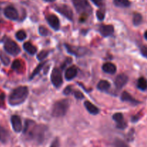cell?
Masks as SVG:
<instances>
[{"instance_id":"cell-1","label":"cell","mask_w":147,"mask_h":147,"mask_svg":"<svg viewBox=\"0 0 147 147\" xmlns=\"http://www.w3.org/2000/svg\"><path fill=\"white\" fill-rule=\"evenodd\" d=\"M48 133V128L45 125H36L34 121L27 120L25 122L24 134L27 137L36 143L41 144L46 139Z\"/></svg>"},{"instance_id":"cell-2","label":"cell","mask_w":147,"mask_h":147,"mask_svg":"<svg viewBox=\"0 0 147 147\" xmlns=\"http://www.w3.org/2000/svg\"><path fill=\"white\" fill-rule=\"evenodd\" d=\"M28 94V88L26 86H20L14 89L9 95V103L12 106H19L25 101Z\"/></svg>"},{"instance_id":"cell-3","label":"cell","mask_w":147,"mask_h":147,"mask_svg":"<svg viewBox=\"0 0 147 147\" xmlns=\"http://www.w3.org/2000/svg\"><path fill=\"white\" fill-rule=\"evenodd\" d=\"M69 106H70V102L67 99L58 100L53 105L52 115L54 117H62L66 114Z\"/></svg>"},{"instance_id":"cell-4","label":"cell","mask_w":147,"mask_h":147,"mask_svg":"<svg viewBox=\"0 0 147 147\" xmlns=\"http://www.w3.org/2000/svg\"><path fill=\"white\" fill-rule=\"evenodd\" d=\"M76 11L83 17H88L92 12V8L87 0H72Z\"/></svg>"},{"instance_id":"cell-5","label":"cell","mask_w":147,"mask_h":147,"mask_svg":"<svg viewBox=\"0 0 147 147\" xmlns=\"http://www.w3.org/2000/svg\"><path fill=\"white\" fill-rule=\"evenodd\" d=\"M4 50L8 54L12 56H16L20 53V48L18 45L11 40H7L4 45Z\"/></svg>"},{"instance_id":"cell-6","label":"cell","mask_w":147,"mask_h":147,"mask_svg":"<svg viewBox=\"0 0 147 147\" xmlns=\"http://www.w3.org/2000/svg\"><path fill=\"white\" fill-rule=\"evenodd\" d=\"M56 11L65 17L67 20L73 21V12L72 11L71 8L68 7L65 4H60V5H57L55 7Z\"/></svg>"},{"instance_id":"cell-7","label":"cell","mask_w":147,"mask_h":147,"mask_svg":"<svg viewBox=\"0 0 147 147\" xmlns=\"http://www.w3.org/2000/svg\"><path fill=\"white\" fill-rule=\"evenodd\" d=\"M51 81L53 86L56 88H59L63 83V76L60 69L54 68L51 73Z\"/></svg>"},{"instance_id":"cell-8","label":"cell","mask_w":147,"mask_h":147,"mask_svg":"<svg viewBox=\"0 0 147 147\" xmlns=\"http://www.w3.org/2000/svg\"><path fill=\"white\" fill-rule=\"evenodd\" d=\"M4 14L7 18L11 20H17L19 17L17 10L12 6H8L4 10Z\"/></svg>"},{"instance_id":"cell-9","label":"cell","mask_w":147,"mask_h":147,"mask_svg":"<svg viewBox=\"0 0 147 147\" xmlns=\"http://www.w3.org/2000/svg\"><path fill=\"white\" fill-rule=\"evenodd\" d=\"M65 47L67 49V51L69 53L72 55H75L77 57H80V56L83 55L86 53L88 51L87 49L84 48V47H73L69 45H65Z\"/></svg>"},{"instance_id":"cell-10","label":"cell","mask_w":147,"mask_h":147,"mask_svg":"<svg viewBox=\"0 0 147 147\" xmlns=\"http://www.w3.org/2000/svg\"><path fill=\"white\" fill-rule=\"evenodd\" d=\"M11 123L13 130L17 133H20L22 130V123L21 119L19 116L14 115L11 117Z\"/></svg>"},{"instance_id":"cell-11","label":"cell","mask_w":147,"mask_h":147,"mask_svg":"<svg viewBox=\"0 0 147 147\" xmlns=\"http://www.w3.org/2000/svg\"><path fill=\"white\" fill-rule=\"evenodd\" d=\"M113 119L117 123V128L119 129H125L127 126V123L124 121L123 115L121 113H116L113 116Z\"/></svg>"},{"instance_id":"cell-12","label":"cell","mask_w":147,"mask_h":147,"mask_svg":"<svg viewBox=\"0 0 147 147\" xmlns=\"http://www.w3.org/2000/svg\"><path fill=\"white\" fill-rule=\"evenodd\" d=\"M129 78L125 74H120L115 79V86L118 89H121L126 86V83H128Z\"/></svg>"},{"instance_id":"cell-13","label":"cell","mask_w":147,"mask_h":147,"mask_svg":"<svg viewBox=\"0 0 147 147\" xmlns=\"http://www.w3.org/2000/svg\"><path fill=\"white\" fill-rule=\"evenodd\" d=\"M47 21L50 27L55 30H57L60 28V20L58 17L55 14H50L47 17Z\"/></svg>"},{"instance_id":"cell-14","label":"cell","mask_w":147,"mask_h":147,"mask_svg":"<svg viewBox=\"0 0 147 147\" xmlns=\"http://www.w3.org/2000/svg\"><path fill=\"white\" fill-rule=\"evenodd\" d=\"M99 32L103 37H109L113 34L114 32V27L113 25H102L100 27Z\"/></svg>"},{"instance_id":"cell-15","label":"cell","mask_w":147,"mask_h":147,"mask_svg":"<svg viewBox=\"0 0 147 147\" xmlns=\"http://www.w3.org/2000/svg\"><path fill=\"white\" fill-rule=\"evenodd\" d=\"M78 69L76 66H71L66 70L65 77L67 80H71L77 76Z\"/></svg>"},{"instance_id":"cell-16","label":"cell","mask_w":147,"mask_h":147,"mask_svg":"<svg viewBox=\"0 0 147 147\" xmlns=\"http://www.w3.org/2000/svg\"><path fill=\"white\" fill-rule=\"evenodd\" d=\"M121 100L124 102H129V103H131L133 105H137L141 103L139 100H136L134 98L132 97L128 92L124 91L121 95Z\"/></svg>"},{"instance_id":"cell-17","label":"cell","mask_w":147,"mask_h":147,"mask_svg":"<svg viewBox=\"0 0 147 147\" xmlns=\"http://www.w3.org/2000/svg\"><path fill=\"white\" fill-rule=\"evenodd\" d=\"M10 135L8 131L2 126H0V142L7 144L9 141Z\"/></svg>"},{"instance_id":"cell-18","label":"cell","mask_w":147,"mask_h":147,"mask_svg":"<svg viewBox=\"0 0 147 147\" xmlns=\"http://www.w3.org/2000/svg\"><path fill=\"white\" fill-rule=\"evenodd\" d=\"M102 69L103 71L109 74H114L116 72V67L114 64L111 63H106L103 65Z\"/></svg>"},{"instance_id":"cell-19","label":"cell","mask_w":147,"mask_h":147,"mask_svg":"<svg viewBox=\"0 0 147 147\" xmlns=\"http://www.w3.org/2000/svg\"><path fill=\"white\" fill-rule=\"evenodd\" d=\"M84 106L90 114L97 115L98 113H99V109H98L95 105H93V103H90V101H88L87 100V101L85 102Z\"/></svg>"},{"instance_id":"cell-20","label":"cell","mask_w":147,"mask_h":147,"mask_svg":"<svg viewBox=\"0 0 147 147\" xmlns=\"http://www.w3.org/2000/svg\"><path fill=\"white\" fill-rule=\"evenodd\" d=\"M23 47H24V50L29 53L31 55H34L36 53H37V47L33 45L31 42H27L24 43L23 45Z\"/></svg>"},{"instance_id":"cell-21","label":"cell","mask_w":147,"mask_h":147,"mask_svg":"<svg viewBox=\"0 0 147 147\" xmlns=\"http://www.w3.org/2000/svg\"><path fill=\"white\" fill-rule=\"evenodd\" d=\"M111 84L109 82H108L107 80H100L98 83L97 88L98 90H101V91H105V90H107L110 88Z\"/></svg>"},{"instance_id":"cell-22","label":"cell","mask_w":147,"mask_h":147,"mask_svg":"<svg viewBox=\"0 0 147 147\" xmlns=\"http://www.w3.org/2000/svg\"><path fill=\"white\" fill-rule=\"evenodd\" d=\"M113 4L118 7H128L131 5L129 0H113Z\"/></svg>"},{"instance_id":"cell-23","label":"cell","mask_w":147,"mask_h":147,"mask_svg":"<svg viewBox=\"0 0 147 147\" xmlns=\"http://www.w3.org/2000/svg\"><path fill=\"white\" fill-rule=\"evenodd\" d=\"M137 87L142 90H146L147 89V81L144 78H140L138 80Z\"/></svg>"},{"instance_id":"cell-24","label":"cell","mask_w":147,"mask_h":147,"mask_svg":"<svg viewBox=\"0 0 147 147\" xmlns=\"http://www.w3.org/2000/svg\"><path fill=\"white\" fill-rule=\"evenodd\" d=\"M112 147H130L124 141L120 139H116L113 142Z\"/></svg>"},{"instance_id":"cell-25","label":"cell","mask_w":147,"mask_h":147,"mask_svg":"<svg viewBox=\"0 0 147 147\" xmlns=\"http://www.w3.org/2000/svg\"><path fill=\"white\" fill-rule=\"evenodd\" d=\"M45 65V62H42V63H40V64H39L37 66V67H36V68H35V70H34V71L32 72V73L31 76H30V80H32V79L33 78L35 77V76H37V75L39 73H40V70H41L42 69L43 66H44Z\"/></svg>"},{"instance_id":"cell-26","label":"cell","mask_w":147,"mask_h":147,"mask_svg":"<svg viewBox=\"0 0 147 147\" xmlns=\"http://www.w3.org/2000/svg\"><path fill=\"white\" fill-rule=\"evenodd\" d=\"M142 22V16L139 13H136L134 14L133 23L135 26H139Z\"/></svg>"},{"instance_id":"cell-27","label":"cell","mask_w":147,"mask_h":147,"mask_svg":"<svg viewBox=\"0 0 147 147\" xmlns=\"http://www.w3.org/2000/svg\"><path fill=\"white\" fill-rule=\"evenodd\" d=\"M0 60L4 65H8L10 63V59L8 56L6 55L3 52L0 51Z\"/></svg>"},{"instance_id":"cell-28","label":"cell","mask_w":147,"mask_h":147,"mask_svg":"<svg viewBox=\"0 0 147 147\" xmlns=\"http://www.w3.org/2000/svg\"><path fill=\"white\" fill-rule=\"evenodd\" d=\"M15 37L20 41H22V40H24L27 37V34H26V32L24 30H20V31H18L16 33Z\"/></svg>"},{"instance_id":"cell-29","label":"cell","mask_w":147,"mask_h":147,"mask_svg":"<svg viewBox=\"0 0 147 147\" xmlns=\"http://www.w3.org/2000/svg\"><path fill=\"white\" fill-rule=\"evenodd\" d=\"M49 53H50V52L47 51V50H42V51L37 55V60H40V61L45 60V59L48 56Z\"/></svg>"},{"instance_id":"cell-30","label":"cell","mask_w":147,"mask_h":147,"mask_svg":"<svg viewBox=\"0 0 147 147\" xmlns=\"http://www.w3.org/2000/svg\"><path fill=\"white\" fill-rule=\"evenodd\" d=\"M39 33L42 36H47L50 34V31L45 27H44V26H40L39 27Z\"/></svg>"},{"instance_id":"cell-31","label":"cell","mask_w":147,"mask_h":147,"mask_svg":"<svg viewBox=\"0 0 147 147\" xmlns=\"http://www.w3.org/2000/svg\"><path fill=\"white\" fill-rule=\"evenodd\" d=\"M20 67H21V63H20V61L19 60H15L13 62L12 64H11V68L13 70H19L20 68Z\"/></svg>"},{"instance_id":"cell-32","label":"cell","mask_w":147,"mask_h":147,"mask_svg":"<svg viewBox=\"0 0 147 147\" xmlns=\"http://www.w3.org/2000/svg\"><path fill=\"white\" fill-rule=\"evenodd\" d=\"M96 16H97V18L99 20H100V21L103 20L105 17L104 11H102V10H98L97 12H96Z\"/></svg>"},{"instance_id":"cell-33","label":"cell","mask_w":147,"mask_h":147,"mask_svg":"<svg viewBox=\"0 0 147 147\" xmlns=\"http://www.w3.org/2000/svg\"><path fill=\"white\" fill-rule=\"evenodd\" d=\"M60 140H59L58 138H56L53 140V142H52L51 145L50 147H60Z\"/></svg>"},{"instance_id":"cell-34","label":"cell","mask_w":147,"mask_h":147,"mask_svg":"<svg viewBox=\"0 0 147 147\" xmlns=\"http://www.w3.org/2000/svg\"><path fill=\"white\" fill-rule=\"evenodd\" d=\"M92 2L96 6L98 7H101L103 6V0H91Z\"/></svg>"},{"instance_id":"cell-35","label":"cell","mask_w":147,"mask_h":147,"mask_svg":"<svg viewBox=\"0 0 147 147\" xmlns=\"http://www.w3.org/2000/svg\"><path fill=\"white\" fill-rule=\"evenodd\" d=\"M74 96L77 99H83L84 98V96L83 93L80 91H75L74 92Z\"/></svg>"},{"instance_id":"cell-36","label":"cell","mask_w":147,"mask_h":147,"mask_svg":"<svg viewBox=\"0 0 147 147\" xmlns=\"http://www.w3.org/2000/svg\"><path fill=\"white\" fill-rule=\"evenodd\" d=\"M141 53H142V55L144 57H146L147 59V47L146 46H143L141 48Z\"/></svg>"},{"instance_id":"cell-37","label":"cell","mask_w":147,"mask_h":147,"mask_svg":"<svg viewBox=\"0 0 147 147\" xmlns=\"http://www.w3.org/2000/svg\"><path fill=\"white\" fill-rule=\"evenodd\" d=\"M72 91H73V90H72V88L70 87V86H67V87H66L65 88L64 92H63V93H64L65 95H67H67L70 94Z\"/></svg>"},{"instance_id":"cell-38","label":"cell","mask_w":147,"mask_h":147,"mask_svg":"<svg viewBox=\"0 0 147 147\" xmlns=\"http://www.w3.org/2000/svg\"><path fill=\"white\" fill-rule=\"evenodd\" d=\"M45 1H47V2H53V1H55V0H44Z\"/></svg>"},{"instance_id":"cell-39","label":"cell","mask_w":147,"mask_h":147,"mask_svg":"<svg viewBox=\"0 0 147 147\" xmlns=\"http://www.w3.org/2000/svg\"><path fill=\"white\" fill-rule=\"evenodd\" d=\"M144 37L147 40V30L145 32V33H144Z\"/></svg>"},{"instance_id":"cell-40","label":"cell","mask_w":147,"mask_h":147,"mask_svg":"<svg viewBox=\"0 0 147 147\" xmlns=\"http://www.w3.org/2000/svg\"><path fill=\"white\" fill-rule=\"evenodd\" d=\"M0 11H1V7H0Z\"/></svg>"}]
</instances>
